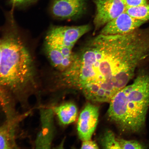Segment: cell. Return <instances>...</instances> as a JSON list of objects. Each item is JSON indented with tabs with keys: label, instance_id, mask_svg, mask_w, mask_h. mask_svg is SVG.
<instances>
[{
	"label": "cell",
	"instance_id": "3957f363",
	"mask_svg": "<svg viewBox=\"0 0 149 149\" xmlns=\"http://www.w3.org/2000/svg\"><path fill=\"white\" fill-rule=\"evenodd\" d=\"M1 41L0 88L17 92L32 81V58L26 47L16 35L9 33Z\"/></svg>",
	"mask_w": 149,
	"mask_h": 149
},
{
	"label": "cell",
	"instance_id": "8992f818",
	"mask_svg": "<svg viewBox=\"0 0 149 149\" xmlns=\"http://www.w3.org/2000/svg\"><path fill=\"white\" fill-rule=\"evenodd\" d=\"M86 6V0H52L51 11L56 17L72 19L81 16Z\"/></svg>",
	"mask_w": 149,
	"mask_h": 149
},
{
	"label": "cell",
	"instance_id": "e0dca14e",
	"mask_svg": "<svg viewBox=\"0 0 149 149\" xmlns=\"http://www.w3.org/2000/svg\"><path fill=\"white\" fill-rule=\"evenodd\" d=\"M1 41L0 40V62H1Z\"/></svg>",
	"mask_w": 149,
	"mask_h": 149
},
{
	"label": "cell",
	"instance_id": "ba28073f",
	"mask_svg": "<svg viewBox=\"0 0 149 149\" xmlns=\"http://www.w3.org/2000/svg\"><path fill=\"white\" fill-rule=\"evenodd\" d=\"M146 23L132 17L125 12L106 24L100 33L106 35L127 34L139 29Z\"/></svg>",
	"mask_w": 149,
	"mask_h": 149
},
{
	"label": "cell",
	"instance_id": "8fae6325",
	"mask_svg": "<svg viewBox=\"0 0 149 149\" xmlns=\"http://www.w3.org/2000/svg\"><path fill=\"white\" fill-rule=\"evenodd\" d=\"M125 12L136 19L148 22L149 20V3L138 6L127 7Z\"/></svg>",
	"mask_w": 149,
	"mask_h": 149
},
{
	"label": "cell",
	"instance_id": "5bb4252c",
	"mask_svg": "<svg viewBox=\"0 0 149 149\" xmlns=\"http://www.w3.org/2000/svg\"><path fill=\"white\" fill-rule=\"evenodd\" d=\"M37 0H10V3L14 6H25L36 2Z\"/></svg>",
	"mask_w": 149,
	"mask_h": 149
},
{
	"label": "cell",
	"instance_id": "9c48e42d",
	"mask_svg": "<svg viewBox=\"0 0 149 149\" xmlns=\"http://www.w3.org/2000/svg\"><path fill=\"white\" fill-rule=\"evenodd\" d=\"M54 112L56 115L61 123L70 124L76 120L78 115L77 107L72 102H67L54 108Z\"/></svg>",
	"mask_w": 149,
	"mask_h": 149
},
{
	"label": "cell",
	"instance_id": "7c38bea8",
	"mask_svg": "<svg viewBox=\"0 0 149 149\" xmlns=\"http://www.w3.org/2000/svg\"><path fill=\"white\" fill-rule=\"evenodd\" d=\"M102 146L106 149H121L118 139L111 130H107L100 139Z\"/></svg>",
	"mask_w": 149,
	"mask_h": 149
},
{
	"label": "cell",
	"instance_id": "52a82bcc",
	"mask_svg": "<svg viewBox=\"0 0 149 149\" xmlns=\"http://www.w3.org/2000/svg\"><path fill=\"white\" fill-rule=\"evenodd\" d=\"M99 114V107L89 103L81 111L77 127L78 135L81 141L89 140L92 138L97 125Z\"/></svg>",
	"mask_w": 149,
	"mask_h": 149
},
{
	"label": "cell",
	"instance_id": "277c9868",
	"mask_svg": "<svg viewBox=\"0 0 149 149\" xmlns=\"http://www.w3.org/2000/svg\"><path fill=\"white\" fill-rule=\"evenodd\" d=\"M90 29L88 25L53 27L46 35L45 45L54 48L66 60L72 62L74 45Z\"/></svg>",
	"mask_w": 149,
	"mask_h": 149
},
{
	"label": "cell",
	"instance_id": "2e32d148",
	"mask_svg": "<svg viewBox=\"0 0 149 149\" xmlns=\"http://www.w3.org/2000/svg\"><path fill=\"white\" fill-rule=\"evenodd\" d=\"M97 144L94 141L91 140L83 141L81 145V149H98Z\"/></svg>",
	"mask_w": 149,
	"mask_h": 149
},
{
	"label": "cell",
	"instance_id": "6da1fadb",
	"mask_svg": "<svg viewBox=\"0 0 149 149\" xmlns=\"http://www.w3.org/2000/svg\"><path fill=\"white\" fill-rule=\"evenodd\" d=\"M149 56L147 31L139 29L124 35L100 33L73 53L70 66L61 72L60 81L69 88L82 91L89 101L109 102Z\"/></svg>",
	"mask_w": 149,
	"mask_h": 149
},
{
	"label": "cell",
	"instance_id": "7a4b0ae2",
	"mask_svg": "<svg viewBox=\"0 0 149 149\" xmlns=\"http://www.w3.org/2000/svg\"><path fill=\"white\" fill-rule=\"evenodd\" d=\"M109 120L125 133H138L144 129L149 107V74L139 72L133 83L126 86L109 102Z\"/></svg>",
	"mask_w": 149,
	"mask_h": 149
},
{
	"label": "cell",
	"instance_id": "30bf717a",
	"mask_svg": "<svg viewBox=\"0 0 149 149\" xmlns=\"http://www.w3.org/2000/svg\"><path fill=\"white\" fill-rule=\"evenodd\" d=\"M14 127L10 123L0 128V149H11L16 146Z\"/></svg>",
	"mask_w": 149,
	"mask_h": 149
},
{
	"label": "cell",
	"instance_id": "4fadbf2b",
	"mask_svg": "<svg viewBox=\"0 0 149 149\" xmlns=\"http://www.w3.org/2000/svg\"><path fill=\"white\" fill-rule=\"evenodd\" d=\"M121 149H141L146 148V146L139 141L117 139Z\"/></svg>",
	"mask_w": 149,
	"mask_h": 149
},
{
	"label": "cell",
	"instance_id": "5b68a950",
	"mask_svg": "<svg viewBox=\"0 0 149 149\" xmlns=\"http://www.w3.org/2000/svg\"><path fill=\"white\" fill-rule=\"evenodd\" d=\"M94 2L96 7L94 20L96 30L125 12L127 8L125 0H95Z\"/></svg>",
	"mask_w": 149,
	"mask_h": 149
},
{
	"label": "cell",
	"instance_id": "9a60e30c",
	"mask_svg": "<svg viewBox=\"0 0 149 149\" xmlns=\"http://www.w3.org/2000/svg\"><path fill=\"white\" fill-rule=\"evenodd\" d=\"M127 7H134L145 4L148 0H125Z\"/></svg>",
	"mask_w": 149,
	"mask_h": 149
}]
</instances>
